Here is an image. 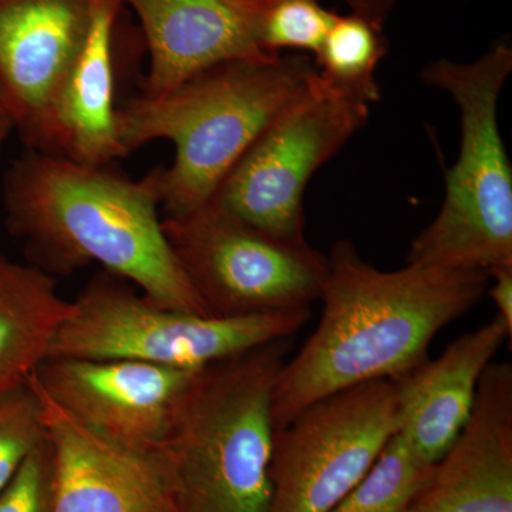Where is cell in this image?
I'll use <instances>...</instances> for the list:
<instances>
[{
    "mask_svg": "<svg viewBox=\"0 0 512 512\" xmlns=\"http://www.w3.org/2000/svg\"><path fill=\"white\" fill-rule=\"evenodd\" d=\"M328 261L318 328L276 379L274 431L329 394L412 372L429 359L434 336L490 285L481 269L407 264L380 271L348 239L336 242Z\"/></svg>",
    "mask_w": 512,
    "mask_h": 512,
    "instance_id": "1",
    "label": "cell"
},
{
    "mask_svg": "<svg viewBox=\"0 0 512 512\" xmlns=\"http://www.w3.org/2000/svg\"><path fill=\"white\" fill-rule=\"evenodd\" d=\"M2 191L8 227L30 264L67 275L96 262L158 306L208 316L165 237L158 168L133 180L28 148Z\"/></svg>",
    "mask_w": 512,
    "mask_h": 512,
    "instance_id": "2",
    "label": "cell"
},
{
    "mask_svg": "<svg viewBox=\"0 0 512 512\" xmlns=\"http://www.w3.org/2000/svg\"><path fill=\"white\" fill-rule=\"evenodd\" d=\"M309 56L217 64L170 92L141 94L117 109L126 156L151 141L175 148L173 164L158 168L164 217L207 204L242 154L315 76Z\"/></svg>",
    "mask_w": 512,
    "mask_h": 512,
    "instance_id": "3",
    "label": "cell"
},
{
    "mask_svg": "<svg viewBox=\"0 0 512 512\" xmlns=\"http://www.w3.org/2000/svg\"><path fill=\"white\" fill-rule=\"evenodd\" d=\"M285 340L198 370L156 451L173 512H269L272 394Z\"/></svg>",
    "mask_w": 512,
    "mask_h": 512,
    "instance_id": "4",
    "label": "cell"
},
{
    "mask_svg": "<svg viewBox=\"0 0 512 512\" xmlns=\"http://www.w3.org/2000/svg\"><path fill=\"white\" fill-rule=\"evenodd\" d=\"M512 73V47L491 46L474 62L440 59L421 79L453 97L461 143L446 173L443 207L414 239L407 264L493 271L512 266V168L498 126V101Z\"/></svg>",
    "mask_w": 512,
    "mask_h": 512,
    "instance_id": "5",
    "label": "cell"
},
{
    "mask_svg": "<svg viewBox=\"0 0 512 512\" xmlns=\"http://www.w3.org/2000/svg\"><path fill=\"white\" fill-rule=\"evenodd\" d=\"M104 272L72 302L47 359H127L197 370L268 343L286 340L308 322L311 308L215 318L163 308Z\"/></svg>",
    "mask_w": 512,
    "mask_h": 512,
    "instance_id": "6",
    "label": "cell"
},
{
    "mask_svg": "<svg viewBox=\"0 0 512 512\" xmlns=\"http://www.w3.org/2000/svg\"><path fill=\"white\" fill-rule=\"evenodd\" d=\"M370 106L316 72L242 154L211 202L272 237L306 241V187L366 126Z\"/></svg>",
    "mask_w": 512,
    "mask_h": 512,
    "instance_id": "7",
    "label": "cell"
},
{
    "mask_svg": "<svg viewBox=\"0 0 512 512\" xmlns=\"http://www.w3.org/2000/svg\"><path fill=\"white\" fill-rule=\"evenodd\" d=\"M184 274L208 316L232 318L311 308L328 275V256L249 227L207 202L163 218Z\"/></svg>",
    "mask_w": 512,
    "mask_h": 512,
    "instance_id": "8",
    "label": "cell"
},
{
    "mask_svg": "<svg viewBox=\"0 0 512 512\" xmlns=\"http://www.w3.org/2000/svg\"><path fill=\"white\" fill-rule=\"evenodd\" d=\"M399 430L393 380L357 384L309 404L274 431L269 512H329Z\"/></svg>",
    "mask_w": 512,
    "mask_h": 512,
    "instance_id": "9",
    "label": "cell"
},
{
    "mask_svg": "<svg viewBox=\"0 0 512 512\" xmlns=\"http://www.w3.org/2000/svg\"><path fill=\"white\" fill-rule=\"evenodd\" d=\"M197 372L138 360L53 357L33 377L84 426L123 446L156 453Z\"/></svg>",
    "mask_w": 512,
    "mask_h": 512,
    "instance_id": "10",
    "label": "cell"
},
{
    "mask_svg": "<svg viewBox=\"0 0 512 512\" xmlns=\"http://www.w3.org/2000/svg\"><path fill=\"white\" fill-rule=\"evenodd\" d=\"M96 0H0V87L29 150L92 26Z\"/></svg>",
    "mask_w": 512,
    "mask_h": 512,
    "instance_id": "11",
    "label": "cell"
},
{
    "mask_svg": "<svg viewBox=\"0 0 512 512\" xmlns=\"http://www.w3.org/2000/svg\"><path fill=\"white\" fill-rule=\"evenodd\" d=\"M148 47L144 96H160L217 64L268 60L261 43L269 0H121Z\"/></svg>",
    "mask_w": 512,
    "mask_h": 512,
    "instance_id": "12",
    "label": "cell"
},
{
    "mask_svg": "<svg viewBox=\"0 0 512 512\" xmlns=\"http://www.w3.org/2000/svg\"><path fill=\"white\" fill-rule=\"evenodd\" d=\"M29 382L42 400L55 451L53 512H173L156 453L101 436L64 412L33 375Z\"/></svg>",
    "mask_w": 512,
    "mask_h": 512,
    "instance_id": "13",
    "label": "cell"
},
{
    "mask_svg": "<svg viewBox=\"0 0 512 512\" xmlns=\"http://www.w3.org/2000/svg\"><path fill=\"white\" fill-rule=\"evenodd\" d=\"M409 512H512V365L491 362L463 429Z\"/></svg>",
    "mask_w": 512,
    "mask_h": 512,
    "instance_id": "14",
    "label": "cell"
},
{
    "mask_svg": "<svg viewBox=\"0 0 512 512\" xmlns=\"http://www.w3.org/2000/svg\"><path fill=\"white\" fill-rule=\"evenodd\" d=\"M512 332L500 316L393 380L399 396V430L423 463L434 466L463 429L487 366Z\"/></svg>",
    "mask_w": 512,
    "mask_h": 512,
    "instance_id": "15",
    "label": "cell"
},
{
    "mask_svg": "<svg viewBox=\"0 0 512 512\" xmlns=\"http://www.w3.org/2000/svg\"><path fill=\"white\" fill-rule=\"evenodd\" d=\"M121 0H96L82 52L60 86L39 150L104 167L126 157L114 106L113 32Z\"/></svg>",
    "mask_w": 512,
    "mask_h": 512,
    "instance_id": "16",
    "label": "cell"
},
{
    "mask_svg": "<svg viewBox=\"0 0 512 512\" xmlns=\"http://www.w3.org/2000/svg\"><path fill=\"white\" fill-rule=\"evenodd\" d=\"M55 276L0 255V396L28 382L72 313Z\"/></svg>",
    "mask_w": 512,
    "mask_h": 512,
    "instance_id": "17",
    "label": "cell"
},
{
    "mask_svg": "<svg viewBox=\"0 0 512 512\" xmlns=\"http://www.w3.org/2000/svg\"><path fill=\"white\" fill-rule=\"evenodd\" d=\"M389 49L383 29L350 12L338 15L325 42L315 56L320 77L362 97L370 104L379 103L380 87L375 72Z\"/></svg>",
    "mask_w": 512,
    "mask_h": 512,
    "instance_id": "18",
    "label": "cell"
},
{
    "mask_svg": "<svg viewBox=\"0 0 512 512\" xmlns=\"http://www.w3.org/2000/svg\"><path fill=\"white\" fill-rule=\"evenodd\" d=\"M423 463L399 433L387 441L373 466L329 512H403L429 480Z\"/></svg>",
    "mask_w": 512,
    "mask_h": 512,
    "instance_id": "19",
    "label": "cell"
},
{
    "mask_svg": "<svg viewBox=\"0 0 512 512\" xmlns=\"http://www.w3.org/2000/svg\"><path fill=\"white\" fill-rule=\"evenodd\" d=\"M339 13L319 0H269L261 22V43L269 55L285 50L318 55Z\"/></svg>",
    "mask_w": 512,
    "mask_h": 512,
    "instance_id": "20",
    "label": "cell"
},
{
    "mask_svg": "<svg viewBox=\"0 0 512 512\" xmlns=\"http://www.w3.org/2000/svg\"><path fill=\"white\" fill-rule=\"evenodd\" d=\"M46 439L42 400L29 380L0 396V491Z\"/></svg>",
    "mask_w": 512,
    "mask_h": 512,
    "instance_id": "21",
    "label": "cell"
},
{
    "mask_svg": "<svg viewBox=\"0 0 512 512\" xmlns=\"http://www.w3.org/2000/svg\"><path fill=\"white\" fill-rule=\"evenodd\" d=\"M55 478V451L46 439L0 491V512H53Z\"/></svg>",
    "mask_w": 512,
    "mask_h": 512,
    "instance_id": "22",
    "label": "cell"
},
{
    "mask_svg": "<svg viewBox=\"0 0 512 512\" xmlns=\"http://www.w3.org/2000/svg\"><path fill=\"white\" fill-rule=\"evenodd\" d=\"M490 281H493V285L488 286L487 291L497 306V316L512 332V266H501L490 271Z\"/></svg>",
    "mask_w": 512,
    "mask_h": 512,
    "instance_id": "23",
    "label": "cell"
},
{
    "mask_svg": "<svg viewBox=\"0 0 512 512\" xmlns=\"http://www.w3.org/2000/svg\"><path fill=\"white\" fill-rule=\"evenodd\" d=\"M352 13L362 16L377 28L383 29L384 23L399 5L400 0H343Z\"/></svg>",
    "mask_w": 512,
    "mask_h": 512,
    "instance_id": "24",
    "label": "cell"
},
{
    "mask_svg": "<svg viewBox=\"0 0 512 512\" xmlns=\"http://www.w3.org/2000/svg\"><path fill=\"white\" fill-rule=\"evenodd\" d=\"M13 130H15V123H13L12 117L5 111H0V151Z\"/></svg>",
    "mask_w": 512,
    "mask_h": 512,
    "instance_id": "25",
    "label": "cell"
},
{
    "mask_svg": "<svg viewBox=\"0 0 512 512\" xmlns=\"http://www.w3.org/2000/svg\"><path fill=\"white\" fill-rule=\"evenodd\" d=\"M0 111H5V113L9 114L8 103H6L5 94H3L2 87H0Z\"/></svg>",
    "mask_w": 512,
    "mask_h": 512,
    "instance_id": "26",
    "label": "cell"
},
{
    "mask_svg": "<svg viewBox=\"0 0 512 512\" xmlns=\"http://www.w3.org/2000/svg\"><path fill=\"white\" fill-rule=\"evenodd\" d=\"M403 512H409V510H407V508H406V510H404Z\"/></svg>",
    "mask_w": 512,
    "mask_h": 512,
    "instance_id": "27",
    "label": "cell"
}]
</instances>
